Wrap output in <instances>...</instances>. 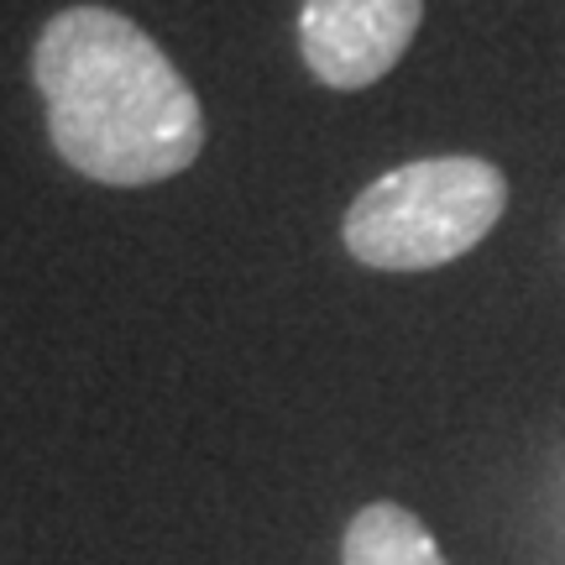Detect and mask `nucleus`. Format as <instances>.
<instances>
[{"mask_svg":"<svg viewBox=\"0 0 565 565\" xmlns=\"http://www.w3.org/2000/svg\"><path fill=\"white\" fill-rule=\"evenodd\" d=\"M503 210L508 179L498 162L471 152L419 158L366 183L345 210L341 242L377 273H429L482 246Z\"/></svg>","mask_w":565,"mask_h":565,"instance_id":"nucleus-2","label":"nucleus"},{"mask_svg":"<svg viewBox=\"0 0 565 565\" xmlns=\"http://www.w3.org/2000/svg\"><path fill=\"white\" fill-rule=\"evenodd\" d=\"M424 21V0H303V68L330 89H366L398 68Z\"/></svg>","mask_w":565,"mask_h":565,"instance_id":"nucleus-3","label":"nucleus"},{"mask_svg":"<svg viewBox=\"0 0 565 565\" xmlns=\"http://www.w3.org/2000/svg\"><path fill=\"white\" fill-rule=\"evenodd\" d=\"M32 84L58 158L95 183H162L204 152L194 84L110 6H68L47 21L32 47Z\"/></svg>","mask_w":565,"mask_h":565,"instance_id":"nucleus-1","label":"nucleus"},{"mask_svg":"<svg viewBox=\"0 0 565 565\" xmlns=\"http://www.w3.org/2000/svg\"><path fill=\"white\" fill-rule=\"evenodd\" d=\"M341 565H450L419 513L398 503H366L341 540Z\"/></svg>","mask_w":565,"mask_h":565,"instance_id":"nucleus-4","label":"nucleus"}]
</instances>
